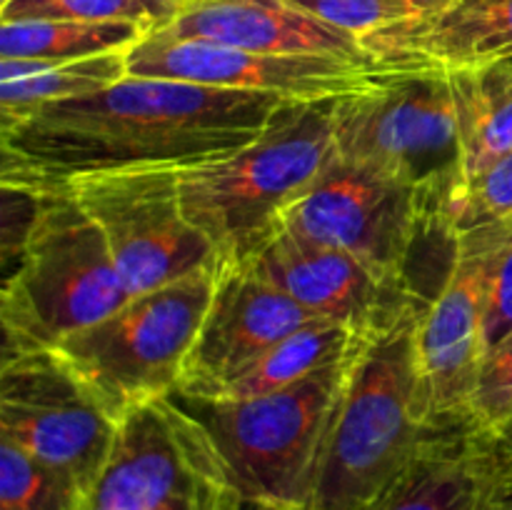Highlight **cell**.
Listing matches in <instances>:
<instances>
[{"label": "cell", "mask_w": 512, "mask_h": 510, "mask_svg": "<svg viewBox=\"0 0 512 510\" xmlns=\"http://www.w3.org/2000/svg\"><path fill=\"white\" fill-rule=\"evenodd\" d=\"M128 75L323 103L368 90L383 78L370 60L338 55H268L150 33L128 50Z\"/></svg>", "instance_id": "13"}, {"label": "cell", "mask_w": 512, "mask_h": 510, "mask_svg": "<svg viewBox=\"0 0 512 510\" xmlns=\"http://www.w3.org/2000/svg\"><path fill=\"white\" fill-rule=\"evenodd\" d=\"M450 3L453 0H408V18H423V15L438 13L440 8H445Z\"/></svg>", "instance_id": "29"}, {"label": "cell", "mask_w": 512, "mask_h": 510, "mask_svg": "<svg viewBox=\"0 0 512 510\" xmlns=\"http://www.w3.org/2000/svg\"><path fill=\"white\" fill-rule=\"evenodd\" d=\"M193 3H203V0H180V5H183V8L185 5H193Z\"/></svg>", "instance_id": "31"}, {"label": "cell", "mask_w": 512, "mask_h": 510, "mask_svg": "<svg viewBox=\"0 0 512 510\" xmlns=\"http://www.w3.org/2000/svg\"><path fill=\"white\" fill-rule=\"evenodd\" d=\"M120 420L53 348L3 353L0 440L68 473L93 490L110 458Z\"/></svg>", "instance_id": "11"}, {"label": "cell", "mask_w": 512, "mask_h": 510, "mask_svg": "<svg viewBox=\"0 0 512 510\" xmlns=\"http://www.w3.org/2000/svg\"><path fill=\"white\" fill-rule=\"evenodd\" d=\"M183 10L180 0H10L0 23L10 20H80V23H133L148 33L165 28Z\"/></svg>", "instance_id": "24"}, {"label": "cell", "mask_w": 512, "mask_h": 510, "mask_svg": "<svg viewBox=\"0 0 512 510\" xmlns=\"http://www.w3.org/2000/svg\"><path fill=\"white\" fill-rule=\"evenodd\" d=\"M155 33L268 55L370 60L360 38L295 8L290 0H203L185 5L173 23Z\"/></svg>", "instance_id": "18"}, {"label": "cell", "mask_w": 512, "mask_h": 510, "mask_svg": "<svg viewBox=\"0 0 512 510\" xmlns=\"http://www.w3.org/2000/svg\"><path fill=\"white\" fill-rule=\"evenodd\" d=\"M128 75V53H105L55 65L43 73L0 83V120H13L43 105L85 98Z\"/></svg>", "instance_id": "22"}, {"label": "cell", "mask_w": 512, "mask_h": 510, "mask_svg": "<svg viewBox=\"0 0 512 510\" xmlns=\"http://www.w3.org/2000/svg\"><path fill=\"white\" fill-rule=\"evenodd\" d=\"M358 350L290 388L258 398L175 395L210 430L245 503L260 510H308L325 438Z\"/></svg>", "instance_id": "5"}, {"label": "cell", "mask_w": 512, "mask_h": 510, "mask_svg": "<svg viewBox=\"0 0 512 510\" xmlns=\"http://www.w3.org/2000/svg\"><path fill=\"white\" fill-rule=\"evenodd\" d=\"M485 353L512 333V228L495 248L485 285Z\"/></svg>", "instance_id": "28"}, {"label": "cell", "mask_w": 512, "mask_h": 510, "mask_svg": "<svg viewBox=\"0 0 512 510\" xmlns=\"http://www.w3.org/2000/svg\"><path fill=\"white\" fill-rule=\"evenodd\" d=\"M512 218L455 235V255L415 330L428 425L470 420V395L485 358V285L495 248Z\"/></svg>", "instance_id": "12"}, {"label": "cell", "mask_w": 512, "mask_h": 510, "mask_svg": "<svg viewBox=\"0 0 512 510\" xmlns=\"http://www.w3.org/2000/svg\"><path fill=\"white\" fill-rule=\"evenodd\" d=\"M38 190V215L0 293L3 353L53 348L133 298L78 200L60 185Z\"/></svg>", "instance_id": "4"}, {"label": "cell", "mask_w": 512, "mask_h": 510, "mask_svg": "<svg viewBox=\"0 0 512 510\" xmlns=\"http://www.w3.org/2000/svg\"><path fill=\"white\" fill-rule=\"evenodd\" d=\"M493 438H495V443H498L500 453H503L508 460H512V420L505 425L503 430H500L498 435H493Z\"/></svg>", "instance_id": "30"}, {"label": "cell", "mask_w": 512, "mask_h": 510, "mask_svg": "<svg viewBox=\"0 0 512 510\" xmlns=\"http://www.w3.org/2000/svg\"><path fill=\"white\" fill-rule=\"evenodd\" d=\"M290 100L125 75L85 98L0 120L5 183L55 188L80 175L215 163L258 138Z\"/></svg>", "instance_id": "1"}, {"label": "cell", "mask_w": 512, "mask_h": 510, "mask_svg": "<svg viewBox=\"0 0 512 510\" xmlns=\"http://www.w3.org/2000/svg\"><path fill=\"white\" fill-rule=\"evenodd\" d=\"M313 320L318 318L248 265L218 268L213 300L175 395L210 400L273 345Z\"/></svg>", "instance_id": "15"}, {"label": "cell", "mask_w": 512, "mask_h": 510, "mask_svg": "<svg viewBox=\"0 0 512 510\" xmlns=\"http://www.w3.org/2000/svg\"><path fill=\"white\" fill-rule=\"evenodd\" d=\"M333 103L290 100L238 153L180 170L183 210L213 243L218 268L245 263L335 158Z\"/></svg>", "instance_id": "3"}, {"label": "cell", "mask_w": 512, "mask_h": 510, "mask_svg": "<svg viewBox=\"0 0 512 510\" xmlns=\"http://www.w3.org/2000/svg\"><path fill=\"white\" fill-rule=\"evenodd\" d=\"M68 190L108 243L130 295L190 273L218 268L213 243L190 223L180 200V170L143 168L68 180Z\"/></svg>", "instance_id": "10"}, {"label": "cell", "mask_w": 512, "mask_h": 510, "mask_svg": "<svg viewBox=\"0 0 512 510\" xmlns=\"http://www.w3.org/2000/svg\"><path fill=\"white\" fill-rule=\"evenodd\" d=\"M512 218V150L495 160L455 203L450 213L453 235Z\"/></svg>", "instance_id": "25"}, {"label": "cell", "mask_w": 512, "mask_h": 510, "mask_svg": "<svg viewBox=\"0 0 512 510\" xmlns=\"http://www.w3.org/2000/svg\"><path fill=\"white\" fill-rule=\"evenodd\" d=\"M85 493L68 473L0 440V510H83Z\"/></svg>", "instance_id": "23"}, {"label": "cell", "mask_w": 512, "mask_h": 510, "mask_svg": "<svg viewBox=\"0 0 512 510\" xmlns=\"http://www.w3.org/2000/svg\"><path fill=\"white\" fill-rule=\"evenodd\" d=\"M470 423L498 435L512 420V333L488 350L470 395Z\"/></svg>", "instance_id": "26"}, {"label": "cell", "mask_w": 512, "mask_h": 510, "mask_svg": "<svg viewBox=\"0 0 512 510\" xmlns=\"http://www.w3.org/2000/svg\"><path fill=\"white\" fill-rule=\"evenodd\" d=\"M500 453L470 420L428 425L403 473L368 510H498Z\"/></svg>", "instance_id": "17"}, {"label": "cell", "mask_w": 512, "mask_h": 510, "mask_svg": "<svg viewBox=\"0 0 512 510\" xmlns=\"http://www.w3.org/2000/svg\"><path fill=\"white\" fill-rule=\"evenodd\" d=\"M150 35L133 23L10 20L0 23V83L105 53H128Z\"/></svg>", "instance_id": "19"}, {"label": "cell", "mask_w": 512, "mask_h": 510, "mask_svg": "<svg viewBox=\"0 0 512 510\" xmlns=\"http://www.w3.org/2000/svg\"><path fill=\"white\" fill-rule=\"evenodd\" d=\"M420 308L368 335L330 423L308 510H368L428 430L415 330Z\"/></svg>", "instance_id": "2"}, {"label": "cell", "mask_w": 512, "mask_h": 510, "mask_svg": "<svg viewBox=\"0 0 512 510\" xmlns=\"http://www.w3.org/2000/svg\"><path fill=\"white\" fill-rule=\"evenodd\" d=\"M280 228L343 250L383 278L413 288L415 248L450 225L438 198L335 153L313 188L290 205Z\"/></svg>", "instance_id": "9"}, {"label": "cell", "mask_w": 512, "mask_h": 510, "mask_svg": "<svg viewBox=\"0 0 512 510\" xmlns=\"http://www.w3.org/2000/svg\"><path fill=\"white\" fill-rule=\"evenodd\" d=\"M365 338L368 335L355 333L348 325L318 318L273 345L258 363L210 400H245L290 388L308 375L350 358Z\"/></svg>", "instance_id": "21"}, {"label": "cell", "mask_w": 512, "mask_h": 510, "mask_svg": "<svg viewBox=\"0 0 512 510\" xmlns=\"http://www.w3.org/2000/svg\"><path fill=\"white\" fill-rule=\"evenodd\" d=\"M460 128V195L512 150V60L450 73ZM455 200V203H458ZM455 208V205H453ZM453 213V210H450Z\"/></svg>", "instance_id": "20"}, {"label": "cell", "mask_w": 512, "mask_h": 510, "mask_svg": "<svg viewBox=\"0 0 512 510\" xmlns=\"http://www.w3.org/2000/svg\"><path fill=\"white\" fill-rule=\"evenodd\" d=\"M295 8L353 33L355 38L408 18V0H290Z\"/></svg>", "instance_id": "27"}, {"label": "cell", "mask_w": 512, "mask_h": 510, "mask_svg": "<svg viewBox=\"0 0 512 510\" xmlns=\"http://www.w3.org/2000/svg\"><path fill=\"white\" fill-rule=\"evenodd\" d=\"M383 73H465L512 60V0H453L360 38Z\"/></svg>", "instance_id": "16"}, {"label": "cell", "mask_w": 512, "mask_h": 510, "mask_svg": "<svg viewBox=\"0 0 512 510\" xmlns=\"http://www.w3.org/2000/svg\"><path fill=\"white\" fill-rule=\"evenodd\" d=\"M5 5H10V0H0V10H3Z\"/></svg>", "instance_id": "32"}, {"label": "cell", "mask_w": 512, "mask_h": 510, "mask_svg": "<svg viewBox=\"0 0 512 510\" xmlns=\"http://www.w3.org/2000/svg\"><path fill=\"white\" fill-rule=\"evenodd\" d=\"M218 268L133 295L100 323L53 345L118 420L178 393L185 363L213 300Z\"/></svg>", "instance_id": "6"}, {"label": "cell", "mask_w": 512, "mask_h": 510, "mask_svg": "<svg viewBox=\"0 0 512 510\" xmlns=\"http://www.w3.org/2000/svg\"><path fill=\"white\" fill-rule=\"evenodd\" d=\"M315 318L373 335L428 300L408 283L378 275L343 250L278 228L245 263Z\"/></svg>", "instance_id": "14"}, {"label": "cell", "mask_w": 512, "mask_h": 510, "mask_svg": "<svg viewBox=\"0 0 512 510\" xmlns=\"http://www.w3.org/2000/svg\"><path fill=\"white\" fill-rule=\"evenodd\" d=\"M243 503L210 430L170 395L125 413L83 510H238Z\"/></svg>", "instance_id": "8"}, {"label": "cell", "mask_w": 512, "mask_h": 510, "mask_svg": "<svg viewBox=\"0 0 512 510\" xmlns=\"http://www.w3.org/2000/svg\"><path fill=\"white\" fill-rule=\"evenodd\" d=\"M335 150L350 163L413 185L453 210L460 193V128L445 73H385L333 103Z\"/></svg>", "instance_id": "7"}]
</instances>
